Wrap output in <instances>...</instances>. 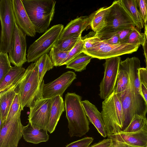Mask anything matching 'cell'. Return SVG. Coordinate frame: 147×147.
<instances>
[{"mask_svg":"<svg viewBox=\"0 0 147 147\" xmlns=\"http://www.w3.org/2000/svg\"><path fill=\"white\" fill-rule=\"evenodd\" d=\"M93 140L92 137H85L67 144L65 147H89Z\"/></svg>","mask_w":147,"mask_h":147,"instance_id":"d590c367","label":"cell"},{"mask_svg":"<svg viewBox=\"0 0 147 147\" xmlns=\"http://www.w3.org/2000/svg\"><path fill=\"white\" fill-rule=\"evenodd\" d=\"M114 141L125 143L137 147H147V125L134 132L121 131L107 136Z\"/></svg>","mask_w":147,"mask_h":147,"instance_id":"5bb4252c","label":"cell"},{"mask_svg":"<svg viewBox=\"0 0 147 147\" xmlns=\"http://www.w3.org/2000/svg\"><path fill=\"white\" fill-rule=\"evenodd\" d=\"M129 79L128 73L122 61L121 60L117 82L113 92L118 94L125 91L127 88Z\"/></svg>","mask_w":147,"mask_h":147,"instance_id":"cb8c5ba5","label":"cell"},{"mask_svg":"<svg viewBox=\"0 0 147 147\" xmlns=\"http://www.w3.org/2000/svg\"><path fill=\"white\" fill-rule=\"evenodd\" d=\"M87 116L96 127L98 133L104 138L107 136L106 130L102 114L96 106L88 100L82 101Z\"/></svg>","mask_w":147,"mask_h":147,"instance_id":"2e32d148","label":"cell"},{"mask_svg":"<svg viewBox=\"0 0 147 147\" xmlns=\"http://www.w3.org/2000/svg\"><path fill=\"white\" fill-rule=\"evenodd\" d=\"M103 41L111 45H117L120 43L119 36L117 32L108 39Z\"/></svg>","mask_w":147,"mask_h":147,"instance_id":"60d3db41","label":"cell"},{"mask_svg":"<svg viewBox=\"0 0 147 147\" xmlns=\"http://www.w3.org/2000/svg\"><path fill=\"white\" fill-rule=\"evenodd\" d=\"M117 94L120 99L124 115V129L128 125L134 116L136 115L135 106L129 79L126 90L121 93Z\"/></svg>","mask_w":147,"mask_h":147,"instance_id":"e0dca14e","label":"cell"},{"mask_svg":"<svg viewBox=\"0 0 147 147\" xmlns=\"http://www.w3.org/2000/svg\"><path fill=\"white\" fill-rule=\"evenodd\" d=\"M132 28L127 29L117 32L119 36L120 43H126Z\"/></svg>","mask_w":147,"mask_h":147,"instance_id":"74e56055","label":"cell"},{"mask_svg":"<svg viewBox=\"0 0 147 147\" xmlns=\"http://www.w3.org/2000/svg\"><path fill=\"white\" fill-rule=\"evenodd\" d=\"M101 112L107 136L124 129V115L120 99L113 92L102 102Z\"/></svg>","mask_w":147,"mask_h":147,"instance_id":"5b68a950","label":"cell"},{"mask_svg":"<svg viewBox=\"0 0 147 147\" xmlns=\"http://www.w3.org/2000/svg\"><path fill=\"white\" fill-rule=\"evenodd\" d=\"M35 62L38 67V83L40 85L46 72L52 69L54 65L48 53L44 54Z\"/></svg>","mask_w":147,"mask_h":147,"instance_id":"4316f807","label":"cell"},{"mask_svg":"<svg viewBox=\"0 0 147 147\" xmlns=\"http://www.w3.org/2000/svg\"><path fill=\"white\" fill-rule=\"evenodd\" d=\"M38 69L35 62L32 63L26 69L19 83L15 89L19 98L22 110L29 107L36 101L42 98V80L39 84Z\"/></svg>","mask_w":147,"mask_h":147,"instance_id":"3957f363","label":"cell"},{"mask_svg":"<svg viewBox=\"0 0 147 147\" xmlns=\"http://www.w3.org/2000/svg\"><path fill=\"white\" fill-rule=\"evenodd\" d=\"M21 108V106L19 97L18 94L16 93L13 101L9 111L6 120L4 124L6 123L7 122L10 121L14 116L18 112Z\"/></svg>","mask_w":147,"mask_h":147,"instance_id":"836d02e7","label":"cell"},{"mask_svg":"<svg viewBox=\"0 0 147 147\" xmlns=\"http://www.w3.org/2000/svg\"><path fill=\"white\" fill-rule=\"evenodd\" d=\"M141 83V89L142 96L147 104V87L143 83Z\"/></svg>","mask_w":147,"mask_h":147,"instance_id":"7bdbcfd3","label":"cell"},{"mask_svg":"<svg viewBox=\"0 0 147 147\" xmlns=\"http://www.w3.org/2000/svg\"><path fill=\"white\" fill-rule=\"evenodd\" d=\"M25 9L36 32L48 30L55 13L56 1L54 0H22Z\"/></svg>","mask_w":147,"mask_h":147,"instance_id":"277c9868","label":"cell"},{"mask_svg":"<svg viewBox=\"0 0 147 147\" xmlns=\"http://www.w3.org/2000/svg\"><path fill=\"white\" fill-rule=\"evenodd\" d=\"M82 33H76L63 39H59L54 46L61 51H69L82 37Z\"/></svg>","mask_w":147,"mask_h":147,"instance_id":"83f0119b","label":"cell"},{"mask_svg":"<svg viewBox=\"0 0 147 147\" xmlns=\"http://www.w3.org/2000/svg\"><path fill=\"white\" fill-rule=\"evenodd\" d=\"M145 26V31L144 34H145L146 38H147V24L144 26Z\"/></svg>","mask_w":147,"mask_h":147,"instance_id":"f6af8a7d","label":"cell"},{"mask_svg":"<svg viewBox=\"0 0 147 147\" xmlns=\"http://www.w3.org/2000/svg\"><path fill=\"white\" fill-rule=\"evenodd\" d=\"M82 98L75 93L67 92L64 104L71 137H81L89 131V122L82 105Z\"/></svg>","mask_w":147,"mask_h":147,"instance_id":"7a4b0ae2","label":"cell"},{"mask_svg":"<svg viewBox=\"0 0 147 147\" xmlns=\"http://www.w3.org/2000/svg\"><path fill=\"white\" fill-rule=\"evenodd\" d=\"M12 3L17 24L27 35L34 37L36 32L25 9L22 0H12Z\"/></svg>","mask_w":147,"mask_h":147,"instance_id":"9a60e30c","label":"cell"},{"mask_svg":"<svg viewBox=\"0 0 147 147\" xmlns=\"http://www.w3.org/2000/svg\"><path fill=\"white\" fill-rule=\"evenodd\" d=\"M47 130L33 127L30 123L23 127L22 135L26 141L37 144L46 142L49 139Z\"/></svg>","mask_w":147,"mask_h":147,"instance_id":"ffe728a7","label":"cell"},{"mask_svg":"<svg viewBox=\"0 0 147 147\" xmlns=\"http://www.w3.org/2000/svg\"><path fill=\"white\" fill-rule=\"evenodd\" d=\"M26 35L16 22L11 49L8 53L10 62L15 66L22 67L27 61L26 58Z\"/></svg>","mask_w":147,"mask_h":147,"instance_id":"7c38bea8","label":"cell"},{"mask_svg":"<svg viewBox=\"0 0 147 147\" xmlns=\"http://www.w3.org/2000/svg\"><path fill=\"white\" fill-rule=\"evenodd\" d=\"M142 45L144 51V55L145 58L146 67L147 68V38L145 34L144 42Z\"/></svg>","mask_w":147,"mask_h":147,"instance_id":"b9f144b4","label":"cell"},{"mask_svg":"<svg viewBox=\"0 0 147 147\" xmlns=\"http://www.w3.org/2000/svg\"><path fill=\"white\" fill-rule=\"evenodd\" d=\"M84 50V42L81 37L73 48L69 51L67 57L62 63L61 66L66 65L71 60L83 52Z\"/></svg>","mask_w":147,"mask_h":147,"instance_id":"1f68e13d","label":"cell"},{"mask_svg":"<svg viewBox=\"0 0 147 147\" xmlns=\"http://www.w3.org/2000/svg\"><path fill=\"white\" fill-rule=\"evenodd\" d=\"M139 76L141 83L147 87V68L141 67L139 69Z\"/></svg>","mask_w":147,"mask_h":147,"instance_id":"ab89813d","label":"cell"},{"mask_svg":"<svg viewBox=\"0 0 147 147\" xmlns=\"http://www.w3.org/2000/svg\"><path fill=\"white\" fill-rule=\"evenodd\" d=\"M0 52L7 53L11 49L16 22L12 0H0Z\"/></svg>","mask_w":147,"mask_h":147,"instance_id":"8992f818","label":"cell"},{"mask_svg":"<svg viewBox=\"0 0 147 147\" xmlns=\"http://www.w3.org/2000/svg\"><path fill=\"white\" fill-rule=\"evenodd\" d=\"M121 61L119 56L115 57L106 59L103 64L104 76L99 85V96L101 98L104 100L114 92Z\"/></svg>","mask_w":147,"mask_h":147,"instance_id":"30bf717a","label":"cell"},{"mask_svg":"<svg viewBox=\"0 0 147 147\" xmlns=\"http://www.w3.org/2000/svg\"><path fill=\"white\" fill-rule=\"evenodd\" d=\"M90 16H81L71 20L62 31L59 39H63L76 33H82L90 25Z\"/></svg>","mask_w":147,"mask_h":147,"instance_id":"d6986e66","label":"cell"},{"mask_svg":"<svg viewBox=\"0 0 147 147\" xmlns=\"http://www.w3.org/2000/svg\"><path fill=\"white\" fill-rule=\"evenodd\" d=\"M139 45L128 43L111 45L102 41L99 38L97 43L92 48L84 51L93 58L106 59L125 54H131L136 51Z\"/></svg>","mask_w":147,"mask_h":147,"instance_id":"ba28073f","label":"cell"},{"mask_svg":"<svg viewBox=\"0 0 147 147\" xmlns=\"http://www.w3.org/2000/svg\"><path fill=\"white\" fill-rule=\"evenodd\" d=\"M76 78V75L74 72L68 71L47 84H44V80L42 84V98H51L58 95L62 97L66 89Z\"/></svg>","mask_w":147,"mask_h":147,"instance_id":"4fadbf2b","label":"cell"},{"mask_svg":"<svg viewBox=\"0 0 147 147\" xmlns=\"http://www.w3.org/2000/svg\"><path fill=\"white\" fill-rule=\"evenodd\" d=\"M63 28L62 24L54 25L31 45L27 51L28 62H35L44 54L49 53L59 39Z\"/></svg>","mask_w":147,"mask_h":147,"instance_id":"52a82bcc","label":"cell"},{"mask_svg":"<svg viewBox=\"0 0 147 147\" xmlns=\"http://www.w3.org/2000/svg\"><path fill=\"white\" fill-rule=\"evenodd\" d=\"M93 57L82 52L66 65V68L72 69L75 71L81 72L85 70L87 65Z\"/></svg>","mask_w":147,"mask_h":147,"instance_id":"d4e9b609","label":"cell"},{"mask_svg":"<svg viewBox=\"0 0 147 147\" xmlns=\"http://www.w3.org/2000/svg\"><path fill=\"white\" fill-rule=\"evenodd\" d=\"M51 99V106L47 128L48 131L51 134L55 131L65 108L62 96L58 95Z\"/></svg>","mask_w":147,"mask_h":147,"instance_id":"ac0fdd59","label":"cell"},{"mask_svg":"<svg viewBox=\"0 0 147 147\" xmlns=\"http://www.w3.org/2000/svg\"><path fill=\"white\" fill-rule=\"evenodd\" d=\"M69 52L61 51L54 46L53 47L49 55L54 66H61L67 57Z\"/></svg>","mask_w":147,"mask_h":147,"instance_id":"f546056e","label":"cell"},{"mask_svg":"<svg viewBox=\"0 0 147 147\" xmlns=\"http://www.w3.org/2000/svg\"><path fill=\"white\" fill-rule=\"evenodd\" d=\"M109 9V7H102L90 15V26L94 32L96 33L105 26Z\"/></svg>","mask_w":147,"mask_h":147,"instance_id":"603a6c76","label":"cell"},{"mask_svg":"<svg viewBox=\"0 0 147 147\" xmlns=\"http://www.w3.org/2000/svg\"><path fill=\"white\" fill-rule=\"evenodd\" d=\"M125 7L136 24V28L140 32L144 24L138 9L136 0H122Z\"/></svg>","mask_w":147,"mask_h":147,"instance_id":"484cf974","label":"cell"},{"mask_svg":"<svg viewBox=\"0 0 147 147\" xmlns=\"http://www.w3.org/2000/svg\"><path fill=\"white\" fill-rule=\"evenodd\" d=\"M25 70L22 67H12L0 82V92L11 87L21 78Z\"/></svg>","mask_w":147,"mask_h":147,"instance_id":"7402d4cb","label":"cell"},{"mask_svg":"<svg viewBox=\"0 0 147 147\" xmlns=\"http://www.w3.org/2000/svg\"><path fill=\"white\" fill-rule=\"evenodd\" d=\"M147 119L138 115H135L127 126L121 131L124 133H132L141 129L146 124Z\"/></svg>","mask_w":147,"mask_h":147,"instance_id":"f1b7e54d","label":"cell"},{"mask_svg":"<svg viewBox=\"0 0 147 147\" xmlns=\"http://www.w3.org/2000/svg\"><path fill=\"white\" fill-rule=\"evenodd\" d=\"M10 63L7 53L0 52V82L12 68Z\"/></svg>","mask_w":147,"mask_h":147,"instance_id":"4dcf8cb0","label":"cell"},{"mask_svg":"<svg viewBox=\"0 0 147 147\" xmlns=\"http://www.w3.org/2000/svg\"><path fill=\"white\" fill-rule=\"evenodd\" d=\"M146 125H147V119L146 121Z\"/></svg>","mask_w":147,"mask_h":147,"instance_id":"bcb514c9","label":"cell"},{"mask_svg":"<svg viewBox=\"0 0 147 147\" xmlns=\"http://www.w3.org/2000/svg\"><path fill=\"white\" fill-rule=\"evenodd\" d=\"M21 108L0 129V147H17L22 137L23 127L21 121Z\"/></svg>","mask_w":147,"mask_h":147,"instance_id":"9c48e42d","label":"cell"},{"mask_svg":"<svg viewBox=\"0 0 147 147\" xmlns=\"http://www.w3.org/2000/svg\"><path fill=\"white\" fill-rule=\"evenodd\" d=\"M113 143V140L108 138L94 144L90 147H111Z\"/></svg>","mask_w":147,"mask_h":147,"instance_id":"f35d334b","label":"cell"},{"mask_svg":"<svg viewBox=\"0 0 147 147\" xmlns=\"http://www.w3.org/2000/svg\"><path fill=\"white\" fill-rule=\"evenodd\" d=\"M144 33H142L136 27L133 28L126 43L134 45H142L144 39Z\"/></svg>","mask_w":147,"mask_h":147,"instance_id":"d6a6232c","label":"cell"},{"mask_svg":"<svg viewBox=\"0 0 147 147\" xmlns=\"http://www.w3.org/2000/svg\"><path fill=\"white\" fill-rule=\"evenodd\" d=\"M109 7L105 26L95 35L102 41L108 39L119 31L137 26L122 0L114 1Z\"/></svg>","mask_w":147,"mask_h":147,"instance_id":"6da1fadb","label":"cell"},{"mask_svg":"<svg viewBox=\"0 0 147 147\" xmlns=\"http://www.w3.org/2000/svg\"><path fill=\"white\" fill-rule=\"evenodd\" d=\"M16 86H13L8 90L0 92V128L5 123L16 93Z\"/></svg>","mask_w":147,"mask_h":147,"instance_id":"44dd1931","label":"cell"},{"mask_svg":"<svg viewBox=\"0 0 147 147\" xmlns=\"http://www.w3.org/2000/svg\"><path fill=\"white\" fill-rule=\"evenodd\" d=\"M51 103V98H42L29 107L28 119L33 127L48 131Z\"/></svg>","mask_w":147,"mask_h":147,"instance_id":"8fae6325","label":"cell"},{"mask_svg":"<svg viewBox=\"0 0 147 147\" xmlns=\"http://www.w3.org/2000/svg\"><path fill=\"white\" fill-rule=\"evenodd\" d=\"M98 39L99 38L94 35L92 37L88 38L83 40L84 42L83 51L92 48L97 43Z\"/></svg>","mask_w":147,"mask_h":147,"instance_id":"8d00e7d4","label":"cell"},{"mask_svg":"<svg viewBox=\"0 0 147 147\" xmlns=\"http://www.w3.org/2000/svg\"><path fill=\"white\" fill-rule=\"evenodd\" d=\"M113 141V144L111 147H137L131 146L125 143Z\"/></svg>","mask_w":147,"mask_h":147,"instance_id":"ee69618b","label":"cell"},{"mask_svg":"<svg viewBox=\"0 0 147 147\" xmlns=\"http://www.w3.org/2000/svg\"><path fill=\"white\" fill-rule=\"evenodd\" d=\"M144 26L147 24V0H136Z\"/></svg>","mask_w":147,"mask_h":147,"instance_id":"e575fe53","label":"cell"}]
</instances>
